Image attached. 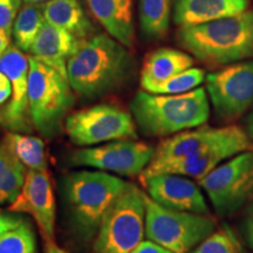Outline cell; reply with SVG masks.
<instances>
[{
    "mask_svg": "<svg viewBox=\"0 0 253 253\" xmlns=\"http://www.w3.org/2000/svg\"><path fill=\"white\" fill-rule=\"evenodd\" d=\"M134 71L128 47L108 33H99L80 41L67 63V78L75 93L96 99L119 89Z\"/></svg>",
    "mask_w": 253,
    "mask_h": 253,
    "instance_id": "cell-1",
    "label": "cell"
},
{
    "mask_svg": "<svg viewBox=\"0 0 253 253\" xmlns=\"http://www.w3.org/2000/svg\"><path fill=\"white\" fill-rule=\"evenodd\" d=\"M130 112L144 135L163 137L203 126L210 116V104L204 88L173 95L144 90L135 95Z\"/></svg>",
    "mask_w": 253,
    "mask_h": 253,
    "instance_id": "cell-2",
    "label": "cell"
},
{
    "mask_svg": "<svg viewBox=\"0 0 253 253\" xmlns=\"http://www.w3.org/2000/svg\"><path fill=\"white\" fill-rule=\"evenodd\" d=\"M182 47L208 65H229L253 56V12L181 27Z\"/></svg>",
    "mask_w": 253,
    "mask_h": 253,
    "instance_id": "cell-3",
    "label": "cell"
},
{
    "mask_svg": "<svg viewBox=\"0 0 253 253\" xmlns=\"http://www.w3.org/2000/svg\"><path fill=\"white\" fill-rule=\"evenodd\" d=\"M128 185L102 171L73 172L63 179V195L79 238L84 242L93 239L103 216Z\"/></svg>",
    "mask_w": 253,
    "mask_h": 253,
    "instance_id": "cell-4",
    "label": "cell"
},
{
    "mask_svg": "<svg viewBox=\"0 0 253 253\" xmlns=\"http://www.w3.org/2000/svg\"><path fill=\"white\" fill-rule=\"evenodd\" d=\"M28 104L33 126L47 140L62 130L74 106L75 96L68 78L46 63L28 56Z\"/></svg>",
    "mask_w": 253,
    "mask_h": 253,
    "instance_id": "cell-5",
    "label": "cell"
},
{
    "mask_svg": "<svg viewBox=\"0 0 253 253\" xmlns=\"http://www.w3.org/2000/svg\"><path fill=\"white\" fill-rule=\"evenodd\" d=\"M145 233V194L129 183L102 218L95 253H131Z\"/></svg>",
    "mask_w": 253,
    "mask_h": 253,
    "instance_id": "cell-6",
    "label": "cell"
},
{
    "mask_svg": "<svg viewBox=\"0 0 253 253\" xmlns=\"http://www.w3.org/2000/svg\"><path fill=\"white\" fill-rule=\"evenodd\" d=\"M214 230L212 218L164 208L145 195V235L171 252H189Z\"/></svg>",
    "mask_w": 253,
    "mask_h": 253,
    "instance_id": "cell-7",
    "label": "cell"
},
{
    "mask_svg": "<svg viewBox=\"0 0 253 253\" xmlns=\"http://www.w3.org/2000/svg\"><path fill=\"white\" fill-rule=\"evenodd\" d=\"M65 130L73 143L87 147L116 140H136L132 114L116 104H97L69 114Z\"/></svg>",
    "mask_w": 253,
    "mask_h": 253,
    "instance_id": "cell-8",
    "label": "cell"
},
{
    "mask_svg": "<svg viewBox=\"0 0 253 253\" xmlns=\"http://www.w3.org/2000/svg\"><path fill=\"white\" fill-rule=\"evenodd\" d=\"M221 216L239 210L253 197V150L233 156L199 181Z\"/></svg>",
    "mask_w": 253,
    "mask_h": 253,
    "instance_id": "cell-9",
    "label": "cell"
},
{
    "mask_svg": "<svg viewBox=\"0 0 253 253\" xmlns=\"http://www.w3.org/2000/svg\"><path fill=\"white\" fill-rule=\"evenodd\" d=\"M207 91L217 115L233 120L253 104V60L235 63L205 78Z\"/></svg>",
    "mask_w": 253,
    "mask_h": 253,
    "instance_id": "cell-10",
    "label": "cell"
},
{
    "mask_svg": "<svg viewBox=\"0 0 253 253\" xmlns=\"http://www.w3.org/2000/svg\"><path fill=\"white\" fill-rule=\"evenodd\" d=\"M154 154L153 148L142 142L116 140L99 147L74 151L71 163L73 166L95 168L101 171L136 176L149 166Z\"/></svg>",
    "mask_w": 253,
    "mask_h": 253,
    "instance_id": "cell-11",
    "label": "cell"
},
{
    "mask_svg": "<svg viewBox=\"0 0 253 253\" xmlns=\"http://www.w3.org/2000/svg\"><path fill=\"white\" fill-rule=\"evenodd\" d=\"M248 150H253V142L248 132L236 126L235 130L227 137L204 150L203 153L151 169L145 168L141 173V179L156 173H175L201 181L227 158Z\"/></svg>",
    "mask_w": 253,
    "mask_h": 253,
    "instance_id": "cell-12",
    "label": "cell"
},
{
    "mask_svg": "<svg viewBox=\"0 0 253 253\" xmlns=\"http://www.w3.org/2000/svg\"><path fill=\"white\" fill-rule=\"evenodd\" d=\"M0 72L9 79L12 95L7 106L0 112V125L13 132H31L32 123L28 104L30 59L17 46L11 45L0 58Z\"/></svg>",
    "mask_w": 253,
    "mask_h": 253,
    "instance_id": "cell-13",
    "label": "cell"
},
{
    "mask_svg": "<svg viewBox=\"0 0 253 253\" xmlns=\"http://www.w3.org/2000/svg\"><path fill=\"white\" fill-rule=\"evenodd\" d=\"M8 210L31 214L46 243L52 242L54 238L56 207L47 170H27L23 189L13 203L9 204Z\"/></svg>",
    "mask_w": 253,
    "mask_h": 253,
    "instance_id": "cell-14",
    "label": "cell"
},
{
    "mask_svg": "<svg viewBox=\"0 0 253 253\" xmlns=\"http://www.w3.org/2000/svg\"><path fill=\"white\" fill-rule=\"evenodd\" d=\"M149 197L164 208L207 214L208 204L199 186L188 177L156 173L141 179Z\"/></svg>",
    "mask_w": 253,
    "mask_h": 253,
    "instance_id": "cell-15",
    "label": "cell"
},
{
    "mask_svg": "<svg viewBox=\"0 0 253 253\" xmlns=\"http://www.w3.org/2000/svg\"><path fill=\"white\" fill-rule=\"evenodd\" d=\"M235 128L236 126H227L223 128L199 126L194 130L177 132L172 137L161 142L147 168L151 169L203 153L204 150L227 137Z\"/></svg>",
    "mask_w": 253,
    "mask_h": 253,
    "instance_id": "cell-16",
    "label": "cell"
},
{
    "mask_svg": "<svg viewBox=\"0 0 253 253\" xmlns=\"http://www.w3.org/2000/svg\"><path fill=\"white\" fill-rule=\"evenodd\" d=\"M80 41L68 31L45 23L28 53L67 78L68 60L78 49Z\"/></svg>",
    "mask_w": 253,
    "mask_h": 253,
    "instance_id": "cell-17",
    "label": "cell"
},
{
    "mask_svg": "<svg viewBox=\"0 0 253 253\" xmlns=\"http://www.w3.org/2000/svg\"><path fill=\"white\" fill-rule=\"evenodd\" d=\"M87 4L109 36L128 48L134 46V0H87Z\"/></svg>",
    "mask_w": 253,
    "mask_h": 253,
    "instance_id": "cell-18",
    "label": "cell"
},
{
    "mask_svg": "<svg viewBox=\"0 0 253 253\" xmlns=\"http://www.w3.org/2000/svg\"><path fill=\"white\" fill-rule=\"evenodd\" d=\"M250 0H175L173 21L179 27L194 26L245 12Z\"/></svg>",
    "mask_w": 253,
    "mask_h": 253,
    "instance_id": "cell-19",
    "label": "cell"
},
{
    "mask_svg": "<svg viewBox=\"0 0 253 253\" xmlns=\"http://www.w3.org/2000/svg\"><path fill=\"white\" fill-rule=\"evenodd\" d=\"M192 66L194 59L188 53L173 48H158L145 56L141 71V87L148 90Z\"/></svg>",
    "mask_w": 253,
    "mask_h": 253,
    "instance_id": "cell-20",
    "label": "cell"
},
{
    "mask_svg": "<svg viewBox=\"0 0 253 253\" xmlns=\"http://www.w3.org/2000/svg\"><path fill=\"white\" fill-rule=\"evenodd\" d=\"M46 23L68 31L78 39L89 38L94 32L80 0H48L42 4Z\"/></svg>",
    "mask_w": 253,
    "mask_h": 253,
    "instance_id": "cell-21",
    "label": "cell"
},
{
    "mask_svg": "<svg viewBox=\"0 0 253 253\" xmlns=\"http://www.w3.org/2000/svg\"><path fill=\"white\" fill-rule=\"evenodd\" d=\"M26 173V167L7 144L0 143V205L13 203L23 189Z\"/></svg>",
    "mask_w": 253,
    "mask_h": 253,
    "instance_id": "cell-22",
    "label": "cell"
},
{
    "mask_svg": "<svg viewBox=\"0 0 253 253\" xmlns=\"http://www.w3.org/2000/svg\"><path fill=\"white\" fill-rule=\"evenodd\" d=\"M172 0H138V20L147 39L161 40L167 36Z\"/></svg>",
    "mask_w": 253,
    "mask_h": 253,
    "instance_id": "cell-23",
    "label": "cell"
},
{
    "mask_svg": "<svg viewBox=\"0 0 253 253\" xmlns=\"http://www.w3.org/2000/svg\"><path fill=\"white\" fill-rule=\"evenodd\" d=\"M4 142L28 170H38V171L47 170L45 143L41 138L37 136L9 131L5 136Z\"/></svg>",
    "mask_w": 253,
    "mask_h": 253,
    "instance_id": "cell-24",
    "label": "cell"
},
{
    "mask_svg": "<svg viewBox=\"0 0 253 253\" xmlns=\"http://www.w3.org/2000/svg\"><path fill=\"white\" fill-rule=\"evenodd\" d=\"M45 23L42 4H24L19 9L12 28L15 46L23 52H30L31 46Z\"/></svg>",
    "mask_w": 253,
    "mask_h": 253,
    "instance_id": "cell-25",
    "label": "cell"
},
{
    "mask_svg": "<svg viewBox=\"0 0 253 253\" xmlns=\"http://www.w3.org/2000/svg\"><path fill=\"white\" fill-rule=\"evenodd\" d=\"M205 80V73L201 68H189L186 71L178 73L173 77L167 79L160 84L150 87L145 91H149L153 94H183L188 91L196 89Z\"/></svg>",
    "mask_w": 253,
    "mask_h": 253,
    "instance_id": "cell-26",
    "label": "cell"
},
{
    "mask_svg": "<svg viewBox=\"0 0 253 253\" xmlns=\"http://www.w3.org/2000/svg\"><path fill=\"white\" fill-rule=\"evenodd\" d=\"M0 253H37L36 235L28 221L0 236Z\"/></svg>",
    "mask_w": 253,
    "mask_h": 253,
    "instance_id": "cell-27",
    "label": "cell"
},
{
    "mask_svg": "<svg viewBox=\"0 0 253 253\" xmlns=\"http://www.w3.org/2000/svg\"><path fill=\"white\" fill-rule=\"evenodd\" d=\"M194 253H244L242 244L232 230L225 225L214 231L199 244Z\"/></svg>",
    "mask_w": 253,
    "mask_h": 253,
    "instance_id": "cell-28",
    "label": "cell"
},
{
    "mask_svg": "<svg viewBox=\"0 0 253 253\" xmlns=\"http://www.w3.org/2000/svg\"><path fill=\"white\" fill-rule=\"evenodd\" d=\"M21 7V0H0V28L12 34V28L19 9Z\"/></svg>",
    "mask_w": 253,
    "mask_h": 253,
    "instance_id": "cell-29",
    "label": "cell"
},
{
    "mask_svg": "<svg viewBox=\"0 0 253 253\" xmlns=\"http://www.w3.org/2000/svg\"><path fill=\"white\" fill-rule=\"evenodd\" d=\"M23 216L15 213H0V236L4 235L7 231L15 229V227L24 223Z\"/></svg>",
    "mask_w": 253,
    "mask_h": 253,
    "instance_id": "cell-30",
    "label": "cell"
},
{
    "mask_svg": "<svg viewBox=\"0 0 253 253\" xmlns=\"http://www.w3.org/2000/svg\"><path fill=\"white\" fill-rule=\"evenodd\" d=\"M131 253H173L162 245L157 244L153 240H142L136 248L132 250Z\"/></svg>",
    "mask_w": 253,
    "mask_h": 253,
    "instance_id": "cell-31",
    "label": "cell"
},
{
    "mask_svg": "<svg viewBox=\"0 0 253 253\" xmlns=\"http://www.w3.org/2000/svg\"><path fill=\"white\" fill-rule=\"evenodd\" d=\"M12 84L9 79L2 72H0V106L11 99Z\"/></svg>",
    "mask_w": 253,
    "mask_h": 253,
    "instance_id": "cell-32",
    "label": "cell"
},
{
    "mask_svg": "<svg viewBox=\"0 0 253 253\" xmlns=\"http://www.w3.org/2000/svg\"><path fill=\"white\" fill-rule=\"evenodd\" d=\"M11 33L0 28V58L4 55V53L11 46Z\"/></svg>",
    "mask_w": 253,
    "mask_h": 253,
    "instance_id": "cell-33",
    "label": "cell"
},
{
    "mask_svg": "<svg viewBox=\"0 0 253 253\" xmlns=\"http://www.w3.org/2000/svg\"><path fill=\"white\" fill-rule=\"evenodd\" d=\"M245 238L248 244L253 249V216H250L244 226Z\"/></svg>",
    "mask_w": 253,
    "mask_h": 253,
    "instance_id": "cell-34",
    "label": "cell"
},
{
    "mask_svg": "<svg viewBox=\"0 0 253 253\" xmlns=\"http://www.w3.org/2000/svg\"><path fill=\"white\" fill-rule=\"evenodd\" d=\"M45 253H69V252H67L66 250H63L61 248H59V246L54 243V240H52V242L46 243Z\"/></svg>",
    "mask_w": 253,
    "mask_h": 253,
    "instance_id": "cell-35",
    "label": "cell"
},
{
    "mask_svg": "<svg viewBox=\"0 0 253 253\" xmlns=\"http://www.w3.org/2000/svg\"><path fill=\"white\" fill-rule=\"evenodd\" d=\"M246 132H248L250 138L253 140V109L246 120Z\"/></svg>",
    "mask_w": 253,
    "mask_h": 253,
    "instance_id": "cell-36",
    "label": "cell"
},
{
    "mask_svg": "<svg viewBox=\"0 0 253 253\" xmlns=\"http://www.w3.org/2000/svg\"><path fill=\"white\" fill-rule=\"evenodd\" d=\"M24 4H43L48 0H23Z\"/></svg>",
    "mask_w": 253,
    "mask_h": 253,
    "instance_id": "cell-37",
    "label": "cell"
},
{
    "mask_svg": "<svg viewBox=\"0 0 253 253\" xmlns=\"http://www.w3.org/2000/svg\"><path fill=\"white\" fill-rule=\"evenodd\" d=\"M248 213L250 214V216H253V203L250 205L249 207V210H248Z\"/></svg>",
    "mask_w": 253,
    "mask_h": 253,
    "instance_id": "cell-38",
    "label": "cell"
}]
</instances>
